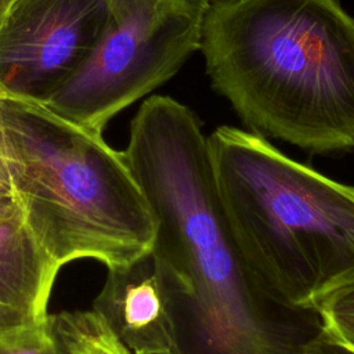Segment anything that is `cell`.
I'll use <instances>...</instances> for the list:
<instances>
[{
    "label": "cell",
    "instance_id": "6da1fadb",
    "mask_svg": "<svg viewBox=\"0 0 354 354\" xmlns=\"http://www.w3.org/2000/svg\"><path fill=\"white\" fill-rule=\"evenodd\" d=\"M122 153L155 224L151 253L171 322L169 354H299L321 332L319 317L275 301L245 263L192 111L149 97Z\"/></svg>",
    "mask_w": 354,
    "mask_h": 354
},
{
    "label": "cell",
    "instance_id": "4fadbf2b",
    "mask_svg": "<svg viewBox=\"0 0 354 354\" xmlns=\"http://www.w3.org/2000/svg\"><path fill=\"white\" fill-rule=\"evenodd\" d=\"M18 209L17 199L8 178L7 167L0 152V217H6Z\"/></svg>",
    "mask_w": 354,
    "mask_h": 354
},
{
    "label": "cell",
    "instance_id": "30bf717a",
    "mask_svg": "<svg viewBox=\"0 0 354 354\" xmlns=\"http://www.w3.org/2000/svg\"><path fill=\"white\" fill-rule=\"evenodd\" d=\"M315 311L322 329L354 350V281L324 297Z\"/></svg>",
    "mask_w": 354,
    "mask_h": 354
},
{
    "label": "cell",
    "instance_id": "3957f363",
    "mask_svg": "<svg viewBox=\"0 0 354 354\" xmlns=\"http://www.w3.org/2000/svg\"><path fill=\"white\" fill-rule=\"evenodd\" d=\"M207 144L231 235L275 301L315 311L354 281V185L286 156L257 133L220 126Z\"/></svg>",
    "mask_w": 354,
    "mask_h": 354
},
{
    "label": "cell",
    "instance_id": "52a82bcc",
    "mask_svg": "<svg viewBox=\"0 0 354 354\" xmlns=\"http://www.w3.org/2000/svg\"><path fill=\"white\" fill-rule=\"evenodd\" d=\"M93 311L133 354H169L171 322L153 254L108 270Z\"/></svg>",
    "mask_w": 354,
    "mask_h": 354
},
{
    "label": "cell",
    "instance_id": "9c48e42d",
    "mask_svg": "<svg viewBox=\"0 0 354 354\" xmlns=\"http://www.w3.org/2000/svg\"><path fill=\"white\" fill-rule=\"evenodd\" d=\"M51 321L72 354H133L93 310L55 314Z\"/></svg>",
    "mask_w": 354,
    "mask_h": 354
},
{
    "label": "cell",
    "instance_id": "277c9868",
    "mask_svg": "<svg viewBox=\"0 0 354 354\" xmlns=\"http://www.w3.org/2000/svg\"><path fill=\"white\" fill-rule=\"evenodd\" d=\"M0 152L28 230L61 267L94 259L111 270L151 250L147 201L102 133L0 95Z\"/></svg>",
    "mask_w": 354,
    "mask_h": 354
},
{
    "label": "cell",
    "instance_id": "7c38bea8",
    "mask_svg": "<svg viewBox=\"0 0 354 354\" xmlns=\"http://www.w3.org/2000/svg\"><path fill=\"white\" fill-rule=\"evenodd\" d=\"M299 354H354V350L321 329V332L313 337Z\"/></svg>",
    "mask_w": 354,
    "mask_h": 354
},
{
    "label": "cell",
    "instance_id": "ba28073f",
    "mask_svg": "<svg viewBox=\"0 0 354 354\" xmlns=\"http://www.w3.org/2000/svg\"><path fill=\"white\" fill-rule=\"evenodd\" d=\"M59 268L33 238L19 209L0 218V335L48 319Z\"/></svg>",
    "mask_w": 354,
    "mask_h": 354
},
{
    "label": "cell",
    "instance_id": "9a60e30c",
    "mask_svg": "<svg viewBox=\"0 0 354 354\" xmlns=\"http://www.w3.org/2000/svg\"><path fill=\"white\" fill-rule=\"evenodd\" d=\"M0 218H1V217H0Z\"/></svg>",
    "mask_w": 354,
    "mask_h": 354
},
{
    "label": "cell",
    "instance_id": "5b68a950",
    "mask_svg": "<svg viewBox=\"0 0 354 354\" xmlns=\"http://www.w3.org/2000/svg\"><path fill=\"white\" fill-rule=\"evenodd\" d=\"M210 0H109L105 30L84 65L44 104L97 133L201 47Z\"/></svg>",
    "mask_w": 354,
    "mask_h": 354
},
{
    "label": "cell",
    "instance_id": "8992f818",
    "mask_svg": "<svg viewBox=\"0 0 354 354\" xmlns=\"http://www.w3.org/2000/svg\"><path fill=\"white\" fill-rule=\"evenodd\" d=\"M109 0H15L0 18V95L46 104L90 58Z\"/></svg>",
    "mask_w": 354,
    "mask_h": 354
},
{
    "label": "cell",
    "instance_id": "8fae6325",
    "mask_svg": "<svg viewBox=\"0 0 354 354\" xmlns=\"http://www.w3.org/2000/svg\"><path fill=\"white\" fill-rule=\"evenodd\" d=\"M0 354H72L58 336L51 315L43 324L0 335Z\"/></svg>",
    "mask_w": 354,
    "mask_h": 354
},
{
    "label": "cell",
    "instance_id": "7a4b0ae2",
    "mask_svg": "<svg viewBox=\"0 0 354 354\" xmlns=\"http://www.w3.org/2000/svg\"><path fill=\"white\" fill-rule=\"evenodd\" d=\"M199 50L253 133L354 151V17L339 0H210Z\"/></svg>",
    "mask_w": 354,
    "mask_h": 354
},
{
    "label": "cell",
    "instance_id": "5bb4252c",
    "mask_svg": "<svg viewBox=\"0 0 354 354\" xmlns=\"http://www.w3.org/2000/svg\"><path fill=\"white\" fill-rule=\"evenodd\" d=\"M15 3V0H0V18L6 14V11Z\"/></svg>",
    "mask_w": 354,
    "mask_h": 354
}]
</instances>
